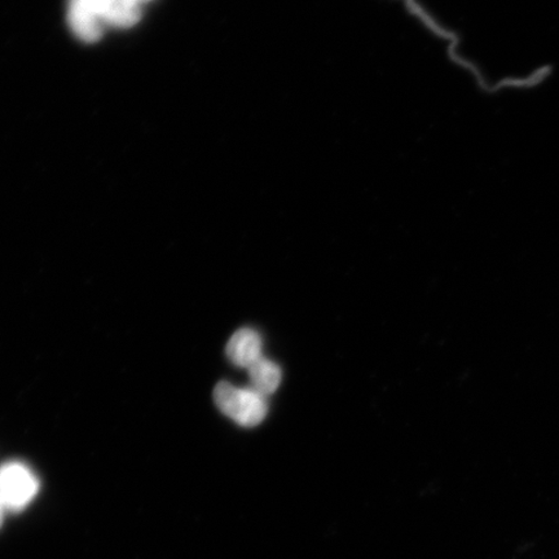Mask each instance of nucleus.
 <instances>
[{"label": "nucleus", "mask_w": 559, "mask_h": 559, "mask_svg": "<svg viewBox=\"0 0 559 559\" xmlns=\"http://www.w3.org/2000/svg\"><path fill=\"white\" fill-rule=\"evenodd\" d=\"M251 389L263 396L274 394L282 382V370L274 361L261 358L249 367Z\"/></svg>", "instance_id": "423d86ee"}, {"label": "nucleus", "mask_w": 559, "mask_h": 559, "mask_svg": "<svg viewBox=\"0 0 559 559\" xmlns=\"http://www.w3.org/2000/svg\"><path fill=\"white\" fill-rule=\"evenodd\" d=\"M104 25L128 29L142 19V7L134 0H88Z\"/></svg>", "instance_id": "20e7f679"}, {"label": "nucleus", "mask_w": 559, "mask_h": 559, "mask_svg": "<svg viewBox=\"0 0 559 559\" xmlns=\"http://www.w3.org/2000/svg\"><path fill=\"white\" fill-rule=\"evenodd\" d=\"M214 402L223 414L242 426L260 425L267 415L265 396L254 389L236 388L229 382L216 384Z\"/></svg>", "instance_id": "f257e3e1"}, {"label": "nucleus", "mask_w": 559, "mask_h": 559, "mask_svg": "<svg viewBox=\"0 0 559 559\" xmlns=\"http://www.w3.org/2000/svg\"><path fill=\"white\" fill-rule=\"evenodd\" d=\"M227 356L235 366L249 368L262 358V338L253 330L243 328L230 337L227 345Z\"/></svg>", "instance_id": "39448f33"}, {"label": "nucleus", "mask_w": 559, "mask_h": 559, "mask_svg": "<svg viewBox=\"0 0 559 559\" xmlns=\"http://www.w3.org/2000/svg\"><path fill=\"white\" fill-rule=\"evenodd\" d=\"M3 512H4V507L2 506V502H0V526H2V522H3Z\"/></svg>", "instance_id": "0eeeda50"}, {"label": "nucleus", "mask_w": 559, "mask_h": 559, "mask_svg": "<svg viewBox=\"0 0 559 559\" xmlns=\"http://www.w3.org/2000/svg\"><path fill=\"white\" fill-rule=\"evenodd\" d=\"M138 4H142L143 2H146V0H134Z\"/></svg>", "instance_id": "6e6552de"}, {"label": "nucleus", "mask_w": 559, "mask_h": 559, "mask_svg": "<svg viewBox=\"0 0 559 559\" xmlns=\"http://www.w3.org/2000/svg\"><path fill=\"white\" fill-rule=\"evenodd\" d=\"M68 24L75 37L86 44H95L103 37V21L96 15L88 0H69Z\"/></svg>", "instance_id": "7ed1b4c3"}, {"label": "nucleus", "mask_w": 559, "mask_h": 559, "mask_svg": "<svg viewBox=\"0 0 559 559\" xmlns=\"http://www.w3.org/2000/svg\"><path fill=\"white\" fill-rule=\"evenodd\" d=\"M39 481L24 464L9 463L0 467V502L4 509L21 510L38 493Z\"/></svg>", "instance_id": "f03ea898"}]
</instances>
